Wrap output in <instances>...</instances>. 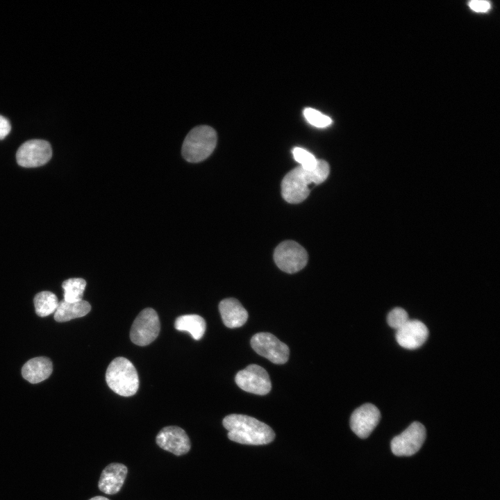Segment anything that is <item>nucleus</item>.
Listing matches in <instances>:
<instances>
[{"label":"nucleus","instance_id":"b1692460","mask_svg":"<svg viewBox=\"0 0 500 500\" xmlns=\"http://www.w3.org/2000/svg\"><path fill=\"white\" fill-rule=\"evenodd\" d=\"M469 7L474 12H485L490 9L491 5L488 1L473 0L469 3Z\"/></svg>","mask_w":500,"mask_h":500},{"label":"nucleus","instance_id":"4be33fe9","mask_svg":"<svg viewBox=\"0 0 500 500\" xmlns=\"http://www.w3.org/2000/svg\"><path fill=\"white\" fill-rule=\"evenodd\" d=\"M303 113L308 123L315 127L324 128L332 123V119L328 116L314 108H306Z\"/></svg>","mask_w":500,"mask_h":500},{"label":"nucleus","instance_id":"20e7f679","mask_svg":"<svg viewBox=\"0 0 500 500\" xmlns=\"http://www.w3.org/2000/svg\"><path fill=\"white\" fill-rule=\"evenodd\" d=\"M108 387L123 397L134 395L139 388V377L133 363L127 358L117 357L109 364L106 372Z\"/></svg>","mask_w":500,"mask_h":500},{"label":"nucleus","instance_id":"6ab92c4d","mask_svg":"<svg viewBox=\"0 0 500 500\" xmlns=\"http://www.w3.org/2000/svg\"><path fill=\"white\" fill-rule=\"evenodd\" d=\"M58 303L56 294L49 291L40 292L34 297L35 312L40 317H46L55 312Z\"/></svg>","mask_w":500,"mask_h":500},{"label":"nucleus","instance_id":"393cba45","mask_svg":"<svg viewBox=\"0 0 500 500\" xmlns=\"http://www.w3.org/2000/svg\"><path fill=\"white\" fill-rule=\"evenodd\" d=\"M11 130L10 122L3 116L0 115V140L6 138Z\"/></svg>","mask_w":500,"mask_h":500},{"label":"nucleus","instance_id":"ddd939ff","mask_svg":"<svg viewBox=\"0 0 500 500\" xmlns=\"http://www.w3.org/2000/svg\"><path fill=\"white\" fill-rule=\"evenodd\" d=\"M428 335V330L423 322L417 319H409L397 330L395 338L401 347L415 349L426 342Z\"/></svg>","mask_w":500,"mask_h":500},{"label":"nucleus","instance_id":"7ed1b4c3","mask_svg":"<svg viewBox=\"0 0 500 500\" xmlns=\"http://www.w3.org/2000/svg\"><path fill=\"white\" fill-rule=\"evenodd\" d=\"M217 141L216 131L212 127L197 126L186 135L182 145V156L189 162H201L213 152Z\"/></svg>","mask_w":500,"mask_h":500},{"label":"nucleus","instance_id":"aec40b11","mask_svg":"<svg viewBox=\"0 0 500 500\" xmlns=\"http://www.w3.org/2000/svg\"><path fill=\"white\" fill-rule=\"evenodd\" d=\"M86 281L81 278H72L65 281L62 287L64 290V301L74 303L82 301Z\"/></svg>","mask_w":500,"mask_h":500},{"label":"nucleus","instance_id":"2eb2a0df","mask_svg":"<svg viewBox=\"0 0 500 500\" xmlns=\"http://www.w3.org/2000/svg\"><path fill=\"white\" fill-rule=\"evenodd\" d=\"M222 319L228 328H238L245 324L248 313L241 303L235 298H227L219 303Z\"/></svg>","mask_w":500,"mask_h":500},{"label":"nucleus","instance_id":"5701e85b","mask_svg":"<svg viewBox=\"0 0 500 500\" xmlns=\"http://www.w3.org/2000/svg\"><path fill=\"white\" fill-rule=\"evenodd\" d=\"M408 320L407 312L399 307L392 309L387 317L388 325L396 331L403 326Z\"/></svg>","mask_w":500,"mask_h":500},{"label":"nucleus","instance_id":"f03ea898","mask_svg":"<svg viewBox=\"0 0 500 500\" xmlns=\"http://www.w3.org/2000/svg\"><path fill=\"white\" fill-rule=\"evenodd\" d=\"M228 438L233 442L251 445L272 442L275 434L270 426L257 419L240 414H231L223 419Z\"/></svg>","mask_w":500,"mask_h":500},{"label":"nucleus","instance_id":"0eeeda50","mask_svg":"<svg viewBox=\"0 0 500 500\" xmlns=\"http://www.w3.org/2000/svg\"><path fill=\"white\" fill-rule=\"evenodd\" d=\"M251 346L259 355L275 364H284L288 358V347L269 333H258L251 339Z\"/></svg>","mask_w":500,"mask_h":500},{"label":"nucleus","instance_id":"423d86ee","mask_svg":"<svg viewBox=\"0 0 500 500\" xmlns=\"http://www.w3.org/2000/svg\"><path fill=\"white\" fill-rule=\"evenodd\" d=\"M160 330L157 312L152 308L142 310L135 319L130 331L131 341L139 346H146L154 341Z\"/></svg>","mask_w":500,"mask_h":500},{"label":"nucleus","instance_id":"a211bd4d","mask_svg":"<svg viewBox=\"0 0 500 500\" xmlns=\"http://www.w3.org/2000/svg\"><path fill=\"white\" fill-rule=\"evenodd\" d=\"M174 327L180 331H188L196 340H200L205 333L206 324L204 319L198 315H184L178 317Z\"/></svg>","mask_w":500,"mask_h":500},{"label":"nucleus","instance_id":"4468645a","mask_svg":"<svg viewBox=\"0 0 500 500\" xmlns=\"http://www.w3.org/2000/svg\"><path fill=\"white\" fill-rule=\"evenodd\" d=\"M128 473L127 467L118 462L107 465L101 472L98 487L103 493L115 494L122 487Z\"/></svg>","mask_w":500,"mask_h":500},{"label":"nucleus","instance_id":"f257e3e1","mask_svg":"<svg viewBox=\"0 0 500 500\" xmlns=\"http://www.w3.org/2000/svg\"><path fill=\"white\" fill-rule=\"evenodd\" d=\"M330 167L324 160H319L317 166L308 171L300 166L290 171L281 182V194L290 203H299L309 195L310 185L323 183L328 176Z\"/></svg>","mask_w":500,"mask_h":500},{"label":"nucleus","instance_id":"f8f14e48","mask_svg":"<svg viewBox=\"0 0 500 500\" xmlns=\"http://www.w3.org/2000/svg\"><path fill=\"white\" fill-rule=\"evenodd\" d=\"M380 419L379 410L372 403H365L351 414L350 426L359 438H366L378 425Z\"/></svg>","mask_w":500,"mask_h":500},{"label":"nucleus","instance_id":"f3484780","mask_svg":"<svg viewBox=\"0 0 500 500\" xmlns=\"http://www.w3.org/2000/svg\"><path fill=\"white\" fill-rule=\"evenodd\" d=\"M90 310L91 306L86 301L69 303L62 300L55 311L54 319L59 322H67L86 315Z\"/></svg>","mask_w":500,"mask_h":500},{"label":"nucleus","instance_id":"dca6fc26","mask_svg":"<svg viewBox=\"0 0 500 500\" xmlns=\"http://www.w3.org/2000/svg\"><path fill=\"white\" fill-rule=\"evenodd\" d=\"M53 365L47 357H37L28 360L22 367L23 377L31 383H40L51 374Z\"/></svg>","mask_w":500,"mask_h":500},{"label":"nucleus","instance_id":"412c9836","mask_svg":"<svg viewBox=\"0 0 500 500\" xmlns=\"http://www.w3.org/2000/svg\"><path fill=\"white\" fill-rule=\"evenodd\" d=\"M292 154L294 160L300 164V167L306 170H313L317 166L319 159L303 148H294Z\"/></svg>","mask_w":500,"mask_h":500},{"label":"nucleus","instance_id":"9d476101","mask_svg":"<svg viewBox=\"0 0 500 500\" xmlns=\"http://www.w3.org/2000/svg\"><path fill=\"white\" fill-rule=\"evenodd\" d=\"M49 142L43 140H31L23 143L16 153L17 163L24 167H35L46 164L51 158Z\"/></svg>","mask_w":500,"mask_h":500},{"label":"nucleus","instance_id":"6e6552de","mask_svg":"<svg viewBox=\"0 0 500 500\" xmlns=\"http://www.w3.org/2000/svg\"><path fill=\"white\" fill-rule=\"evenodd\" d=\"M425 438L424 426L419 422H414L392 440L391 450L397 456H412L420 449Z\"/></svg>","mask_w":500,"mask_h":500},{"label":"nucleus","instance_id":"a878e982","mask_svg":"<svg viewBox=\"0 0 500 500\" xmlns=\"http://www.w3.org/2000/svg\"><path fill=\"white\" fill-rule=\"evenodd\" d=\"M89 500H109V499L105 497L96 496V497H94L90 499Z\"/></svg>","mask_w":500,"mask_h":500},{"label":"nucleus","instance_id":"1a4fd4ad","mask_svg":"<svg viewBox=\"0 0 500 500\" xmlns=\"http://www.w3.org/2000/svg\"><path fill=\"white\" fill-rule=\"evenodd\" d=\"M235 381L242 390L255 394H267L272 388L267 371L255 364L249 365L239 371L235 375Z\"/></svg>","mask_w":500,"mask_h":500},{"label":"nucleus","instance_id":"39448f33","mask_svg":"<svg viewBox=\"0 0 500 500\" xmlns=\"http://www.w3.org/2000/svg\"><path fill=\"white\" fill-rule=\"evenodd\" d=\"M274 260L282 271L293 274L302 269L307 264L308 253L297 242L286 240L280 243L274 250Z\"/></svg>","mask_w":500,"mask_h":500},{"label":"nucleus","instance_id":"9b49d317","mask_svg":"<svg viewBox=\"0 0 500 500\" xmlns=\"http://www.w3.org/2000/svg\"><path fill=\"white\" fill-rule=\"evenodd\" d=\"M157 444L162 449L176 456L187 453L191 447L190 441L185 431L176 426L162 428L156 438Z\"/></svg>","mask_w":500,"mask_h":500}]
</instances>
